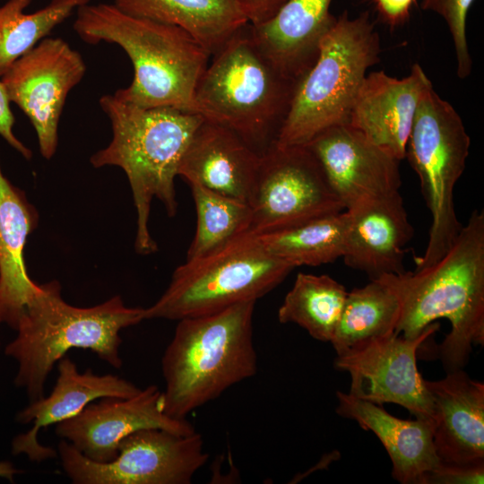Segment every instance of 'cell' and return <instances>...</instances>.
<instances>
[{"mask_svg":"<svg viewBox=\"0 0 484 484\" xmlns=\"http://www.w3.org/2000/svg\"><path fill=\"white\" fill-rule=\"evenodd\" d=\"M382 278L401 304L395 333L414 339L436 320L451 330L438 347L447 372L462 369L484 344V213L474 210L453 246L434 264Z\"/></svg>","mask_w":484,"mask_h":484,"instance_id":"6da1fadb","label":"cell"},{"mask_svg":"<svg viewBox=\"0 0 484 484\" xmlns=\"http://www.w3.org/2000/svg\"><path fill=\"white\" fill-rule=\"evenodd\" d=\"M73 30L86 43L117 44L129 56L134 78L114 93L119 99L145 108L196 113L195 89L211 55L187 31L127 14L106 3L79 7Z\"/></svg>","mask_w":484,"mask_h":484,"instance_id":"7a4b0ae2","label":"cell"},{"mask_svg":"<svg viewBox=\"0 0 484 484\" xmlns=\"http://www.w3.org/2000/svg\"><path fill=\"white\" fill-rule=\"evenodd\" d=\"M108 117L112 138L108 145L90 159L94 168L117 166L125 173L137 212L134 248L141 255L158 247L149 231L153 197L175 216L177 202L174 179L186 148L203 117L173 108H141L114 94L99 99Z\"/></svg>","mask_w":484,"mask_h":484,"instance_id":"3957f363","label":"cell"},{"mask_svg":"<svg viewBox=\"0 0 484 484\" xmlns=\"http://www.w3.org/2000/svg\"><path fill=\"white\" fill-rule=\"evenodd\" d=\"M144 319V308L126 307L118 295L78 307L64 300L58 281L39 284L18 320L17 336L4 349L18 363L16 386L26 391L30 402L43 397L54 365L72 348L90 350L120 368V332Z\"/></svg>","mask_w":484,"mask_h":484,"instance_id":"277c9868","label":"cell"},{"mask_svg":"<svg viewBox=\"0 0 484 484\" xmlns=\"http://www.w3.org/2000/svg\"><path fill=\"white\" fill-rule=\"evenodd\" d=\"M255 303L239 302L213 314L177 320L161 359L168 416L186 419L195 409L256 374Z\"/></svg>","mask_w":484,"mask_h":484,"instance_id":"5b68a950","label":"cell"},{"mask_svg":"<svg viewBox=\"0 0 484 484\" xmlns=\"http://www.w3.org/2000/svg\"><path fill=\"white\" fill-rule=\"evenodd\" d=\"M298 82L264 55L246 23L213 55L201 76L196 113L233 131L263 155L276 143Z\"/></svg>","mask_w":484,"mask_h":484,"instance_id":"8992f818","label":"cell"},{"mask_svg":"<svg viewBox=\"0 0 484 484\" xmlns=\"http://www.w3.org/2000/svg\"><path fill=\"white\" fill-rule=\"evenodd\" d=\"M380 39L369 13L345 11L323 37L313 66L298 82L277 146L306 145L323 131L349 124L367 70L380 61Z\"/></svg>","mask_w":484,"mask_h":484,"instance_id":"52a82bcc","label":"cell"},{"mask_svg":"<svg viewBox=\"0 0 484 484\" xmlns=\"http://www.w3.org/2000/svg\"><path fill=\"white\" fill-rule=\"evenodd\" d=\"M295 269L269 254L256 235L246 232L204 256L186 260L173 272L161 297L144 308L145 319L179 320L213 314L255 300Z\"/></svg>","mask_w":484,"mask_h":484,"instance_id":"ba28073f","label":"cell"},{"mask_svg":"<svg viewBox=\"0 0 484 484\" xmlns=\"http://www.w3.org/2000/svg\"><path fill=\"white\" fill-rule=\"evenodd\" d=\"M470 145L458 112L429 86L419 99L405 154L431 215L428 244L423 255L414 258V271L443 257L462 228L454 210V190L465 169Z\"/></svg>","mask_w":484,"mask_h":484,"instance_id":"9c48e42d","label":"cell"},{"mask_svg":"<svg viewBox=\"0 0 484 484\" xmlns=\"http://www.w3.org/2000/svg\"><path fill=\"white\" fill-rule=\"evenodd\" d=\"M62 467L75 484H189L207 462L202 436L144 428L125 437L117 456L93 462L66 440L57 446Z\"/></svg>","mask_w":484,"mask_h":484,"instance_id":"30bf717a","label":"cell"},{"mask_svg":"<svg viewBox=\"0 0 484 484\" xmlns=\"http://www.w3.org/2000/svg\"><path fill=\"white\" fill-rule=\"evenodd\" d=\"M249 205V232L266 234L345 211L307 145L273 144L262 162Z\"/></svg>","mask_w":484,"mask_h":484,"instance_id":"8fae6325","label":"cell"},{"mask_svg":"<svg viewBox=\"0 0 484 484\" xmlns=\"http://www.w3.org/2000/svg\"><path fill=\"white\" fill-rule=\"evenodd\" d=\"M432 323L414 339L393 333L336 354L334 367L350 374V393L376 404L395 403L435 423L432 399L417 366V351L438 331Z\"/></svg>","mask_w":484,"mask_h":484,"instance_id":"7c38bea8","label":"cell"},{"mask_svg":"<svg viewBox=\"0 0 484 484\" xmlns=\"http://www.w3.org/2000/svg\"><path fill=\"white\" fill-rule=\"evenodd\" d=\"M81 54L61 38H45L17 59L1 77L11 103L27 116L41 155L51 159L58 143V125L69 92L82 80Z\"/></svg>","mask_w":484,"mask_h":484,"instance_id":"4fadbf2b","label":"cell"},{"mask_svg":"<svg viewBox=\"0 0 484 484\" xmlns=\"http://www.w3.org/2000/svg\"><path fill=\"white\" fill-rule=\"evenodd\" d=\"M144 428L195 431L188 420L168 416L163 392L149 385L128 398L103 397L90 402L74 417L57 423L56 433L88 459L108 462L117 456L125 437Z\"/></svg>","mask_w":484,"mask_h":484,"instance_id":"5bb4252c","label":"cell"},{"mask_svg":"<svg viewBox=\"0 0 484 484\" xmlns=\"http://www.w3.org/2000/svg\"><path fill=\"white\" fill-rule=\"evenodd\" d=\"M306 145L345 210L365 200L400 192V160L349 124L332 126Z\"/></svg>","mask_w":484,"mask_h":484,"instance_id":"9a60e30c","label":"cell"},{"mask_svg":"<svg viewBox=\"0 0 484 484\" xmlns=\"http://www.w3.org/2000/svg\"><path fill=\"white\" fill-rule=\"evenodd\" d=\"M431 85L419 64L402 79L384 71L371 72L356 95L349 125L401 161L405 158L419 99Z\"/></svg>","mask_w":484,"mask_h":484,"instance_id":"2e32d148","label":"cell"},{"mask_svg":"<svg viewBox=\"0 0 484 484\" xmlns=\"http://www.w3.org/2000/svg\"><path fill=\"white\" fill-rule=\"evenodd\" d=\"M345 212V264L370 280L404 272L405 246L414 230L400 192L362 201Z\"/></svg>","mask_w":484,"mask_h":484,"instance_id":"e0dca14e","label":"cell"},{"mask_svg":"<svg viewBox=\"0 0 484 484\" xmlns=\"http://www.w3.org/2000/svg\"><path fill=\"white\" fill-rule=\"evenodd\" d=\"M57 370L58 376L49 395L31 401L17 415L20 423L33 425L28 432L13 440V454H26L32 462H43L57 456L53 448L39 442L38 434L42 428L74 417L86 405L99 398H128L141 390L115 375H96L91 368L82 373L65 355L58 360Z\"/></svg>","mask_w":484,"mask_h":484,"instance_id":"ac0fdd59","label":"cell"},{"mask_svg":"<svg viewBox=\"0 0 484 484\" xmlns=\"http://www.w3.org/2000/svg\"><path fill=\"white\" fill-rule=\"evenodd\" d=\"M262 154L227 127L203 118L181 160L177 176L249 204Z\"/></svg>","mask_w":484,"mask_h":484,"instance_id":"d6986e66","label":"cell"},{"mask_svg":"<svg viewBox=\"0 0 484 484\" xmlns=\"http://www.w3.org/2000/svg\"><path fill=\"white\" fill-rule=\"evenodd\" d=\"M435 412L433 440L440 461H484V385L462 369L437 381L425 380Z\"/></svg>","mask_w":484,"mask_h":484,"instance_id":"ffe728a7","label":"cell"},{"mask_svg":"<svg viewBox=\"0 0 484 484\" xmlns=\"http://www.w3.org/2000/svg\"><path fill=\"white\" fill-rule=\"evenodd\" d=\"M340 416L355 420L372 431L385 448L392 464V475L402 484H426L429 472L440 463L433 440L435 423L417 419H402L387 412L383 405L348 393H336Z\"/></svg>","mask_w":484,"mask_h":484,"instance_id":"44dd1931","label":"cell"},{"mask_svg":"<svg viewBox=\"0 0 484 484\" xmlns=\"http://www.w3.org/2000/svg\"><path fill=\"white\" fill-rule=\"evenodd\" d=\"M332 0H287L269 21L254 26L252 36L270 62L299 82L315 64L323 37L335 21Z\"/></svg>","mask_w":484,"mask_h":484,"instance_id":"7402d4cb","label":"cell"},{"mask_svg":"<svg viewBox=\"0 0 484 484\" xmlns=\"http://www.w3.org/2000/svg\"><path fill=\"white\" fill-rule=\"evenodd\" d=\"M38 222L35 207L4 175L0 164V323L14 330L39 289L30 278L24 260L27 238Z\"/></svg>","mask_w":484,"mask_h":484,"instance_id":"603a6c76","label":"cell"},{"mask_svg":"<svg viewBox=\"0 0 484 484\" xmlns=\"http://www.w3.org/2000/svg\"><path fill=\"white\" fill-rule=\"evenodd\" d=\"M112 4L127 14L185 30L211 56L248 23L233 0H113Z\"/></svg>","mask_w":484,"mask_h":484,"instance_id":"cb8c5ba5","label":"cell"},{"mask_svg":"<svg viewBox=\"0 0 484 484\" xmlns=\"http://www.w3.org/2000/svg\"><path fill=\"white\" fill-rule=\"evenodd\" d=\"M401 304L382 278L370 280L347 293L342 312L331 340L336 354L361 343L395 333Z\"/></svg>","mask_w":484,"mask_h":484,"instance_id":"d4e9b609","label":"cell"},{"mask_svg":"<svg viewBox=\"0 0 484 484\" xmlns=\"http://www.w3.org/2000/svg\"><path fill=\"white\" fill-rule=\"evenodd\" d=\"M348 291L326 274L298 272L278 310L281 324H296L320 341L330 342Z\"/></svg>","mask_w":484,"mask_h":484,"instance_id":"484cf974","label":"cell"},{"mask_svg":"<svg viewBox=\"0 0 484 484\" xmlns=\"http://www.w3.org/2000/svg\"><path fill=\"white\" fill-rule=\"evenodd\" d=\"M346 225L347 217L343 211L256 237L269 254L295 268L318 266L342 258Z\"/></svg>","mask_w":484,"mask_h":484,"instance_id":"4316f807","label":"cell"},{"mask_svg":"<svg viewBox=\"0 0 484 484\" xmlns=\"http://www.w3.org/2000/svg\"><path fill=\"white\" fill-rule=\"evenodd\" d=\"M32 0H8L0 6V78L11 65L74 11L91 0H51L34 13L24 10Z\"/></svg>","mask_w":484,"mask_h":484,"instance_id":"83f0119b","label":"cell"},{"mask_svg":"<svg viewBox=\"0 0 484 484\" xmlns=\"http://www.w3.org/2000/svg\"><path fill=\"white\" fill-rule=\"evenodd\" d=\"M196 210V229L186 260L209 255L248 232L251 208L245 202L198 184H189Z\"/></svg>","mask_w":484,"mask_h":484,"instance_id":"f1b7e54d","label":"cell"},{"mask_svg":"<svg viewBox=\"0 0 484 484\" xmlns=\"http://www.w3.org/2000/svg\"><path fill=\"white\" fill-rule=\"evenodd\" d=\"M474 0H422L421 7L441 16L446 22L454 46L456 73L461 79L468 77L472 68L467 36L468 12Z\"/></svg>","mask_w":484,"mask_h":484,"instance_id":"f546056e","label":"cell"},{"mask_svg":"<svg viewBox=\"0 0 484 484\" xmlns=\"http://www.w3.org/2000/svg\"><path fill=\"white\" fill-rule=\"evenodd\" d=\"M484 461L472 463L440 462L426 479V484H482Z\"/></svg>","mask_w":484,"mask_h":484,"instance_id":"4dcf8cb0","label":"cell"},{"mask_svg":"<svg viewBox=\"0 0 484 484\" xmlns=\"http://www.w3.org/2000/svg\"><path fill=\"white\" fill-rule=\"evenodd\" d=\"M380 20L391 29L401 27L411 17L417 0H370Z\"/></svg>","mask_w":484,"mask_h":484,"instance_id":"1f68e13d","label":"cell"},{"mask_svg":"<svg viewBox=\"0 0 484 484\" xmlns=\"http://www.w3.org/2000/svg\"><path fill=\"white\" fill-rule=\"evenodd\" d=\"M10 100L0 78V136L26 160L32 157L31 151L14 134V116L10 107Z\"/></svg>","mask_w":484,"mask_h":484,"instance_id":"d6a6232c","label":"cell"},{"mask_svg":"<svg viewBox=\"0 0 484 484\" xmlns=\"http://www.w3.org/2000/svg\"><path fill=\"white\" fill-rule=\"evenodd\" d=\"M254 26L272 19L287 0H233Z\"/></svg>","mask_w":484,"mask_h":484,"instance_id":"836d02e7","label":"cell"},{"mask_svg":"<svg viewBox=\"0 0 484 484\" xmlns=\"http://www.w3.org/2000/svg\"><path fill=\"white\" fill-rule=\"evenodd\" d=\"M19 472L17 469L9 462H0V478L13 480L14 476Z\"/></svg>","mask_w":484,"mask_h":484,"instance_id":"e575fe53","label":"cell"}]
</instances>
